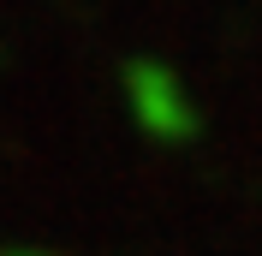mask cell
<instances>
[{"mask_svg":"<svg viewBox=\"0 0 262 256\" xmlns=\"http://www.w3.org/2000/svg\"><path fill=\"white\" fill-rule=\"evenodd\" d=\"M114 96H119L125 125L137 131V143H149L155 155H185L209 131L203 96L167 54H125L114 72Z\"/></svg>","mask_w":262,"mask_h":256,"instance_id":"1","label":"cell"},{"mask_svg":"<svg viewBox=\"0 0 262 256\" xmlns=\"http://www.w3.org/2000/svg\"><path fill=\"white\" fill-rule=\"evenodd\" d=\"M0 256H60V250H48V244H6Z\"/></svg>","mask_w":262,"mask_h":256,"instance_id":"2","label":"cell"}]
</instances>
